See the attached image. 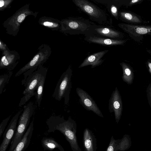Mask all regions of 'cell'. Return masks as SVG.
<instances>
[{"instance_id": "26", "label": "cell", "mask_w": 151, "mask_h": 151, "mask_svg": "<svg viewBox=\"0 0 151 151\" xmlns=\"http://www.w3.org/2000/svg\"><path fill=\"white\" fill-rule=\"evenodd\" d=\"M148 87L149 88H148V89L149 91V98H150V102L151 104V84H150L149 85Z\"/></svg>"}, {"instance_id": "16", "label": "cell", "mask_w": 151, "mask_h": 151, "mask_svg": "<svg viewBox=\"0 0 151 151\" xmlns=\"http://www.w3.org/2000/svg\"><path fill=\"white\" fill-rule=\"evenodd\" d=\"M41 142L44 150L52 151L57 148L60 151H64L62 147L52 138L44 137L41 140Z\"/></svg>"}, {"instance_id": "11", "label": "cell", "mask_w": 151, "mask_h": 151, "mask_svg": "<svg viewBox=\"0 0 151 151\" xmlns=\"http://www.w3.org/2000/svg\"><path fill=\"white\" fill-rule=\"evenodd\" d=\"M109 109L110 113L114 112L116 122L118 123L122 115V103L117 87L112 92L109 100Z\"/></svg>"}, {"instance_id": "6", "label": "cell", "mask_w": 151, "mask_h": 151, "mask_svg": "<svg viewBox=\"0 0 151 151\" xmlns=\"http://www.w3.org/2000/svg\"><path fill=\"white\" fill-rule=\"evenodd\" d=\"M47 70L46 68L40 66L37 70L27 77L23 85L25 88L22 93L23 96L19 104V107L25 104L32 96H35L40 80Z\"/></svg>"}, {"instance_id": "8", "label": "cell", "mask_w": 151, "mask_h": 151, "mask_svg": "<svg viewBox=\"0 0 151 151\" xmlns=\"http://www.w3.org/2000/svg\"><path fill=\"white\" fill-rule=\"evenodd\" d=\"M89 35L115 40H122L124 37L122 33L112 27V26L96 24L92 28Z\"/></svg>"}, {"instance_id": "30", "label": "cell", "mask_w": 151, "mask_h": 151, "mask_svg": "<svg viewBox=\"0 0 151 151\" xmlns=\"http://www.w3.org/2000/svg\"><path fill=\"white\" fill-rule=\"evenodd\" d=\"M148 66L149 68V70L150 72H151V62H148Z\"/></svg>"}, {"instance_id": "7", "label": "cell", "mask_w": 151, "mask_h": 151, "mask_svg": "<svg viewBox=\"0 0 151 151\" xmlns=\"http://www.w3.org/2000/svg\"><path fill=\"white\" fill-rule=\"evenodd\" d=\"M118 25L135 40H141L143 35H151V25H135L123 23H119Z\"/></svg>"}, {"instance_id": "10", "label": "cell", "mask_w": 151, "mask_h": 151, "mask_svg": "<svg viewBox=\"0 0 151 151\" xmlns=\"http://www.w3.org/2000/svg\"><path fill=\"white\" fill-rule=\"evenodd\" d=\"M76 92L79 98L80 103L86 109L92 111L99 116L103 117V114L96 103L87 92L79 88H76Z\"/></svg>"}, {"instance_id": "23", "label": "cell", "mask_w": 151, "mask_h": 151, "mask_svg": "<svg viewBox=\"0 0 151 151\" xmlns=\"http://www.w3.org/2000/svg\"><path fill=\"white\" fill-rule=\"evenodd\" d=\"M11 115L4 119L0 124V137H1L4 132L5 128L9 120Z\"/></svg>"}, {"instance_id": "3", "label": "cell", "mask_w": 151, "mask_h": 151, "mask_svg": "<svg viewBox=\"0 0 151 151\" xmlns=\"http://www.w3.org/2000/svg\"><path fill=\"white\" fill-rule=\"evenodd\" d=\"M63 32L71 35H88L95 23L81 17H70L62 22Z\"/></svg>"}, {"instance_id": "14", "label": "cell", "mask_w": 151, "mask_h": 151, "mask_svg": "<svg viewBox=\"0 0 151 151\" xmlns=\"http://www.w3.org/2000/svg\"><path fill=\"white\" fill-rule=\"evenodd\" d=\"M34 121L33 118L23 137L13 151H25L28 147L34 130Z\"/></svg>"}, {"instance_id": "18", "label": "cell", "mask_w": 151, "mask_h": 151, "mask_svg": "<svg viewBox=\"0 0 151 151\" xmlns=\"http://www.w3.org/2000/svg\"><path fill=\"white\" fill-rule=\"evenodd\" d=\"M123 71L122 77L123 80L127 83L131 84L132 82L134 74L132 70L126 63L122 62L120 64Z\"/></svg>"}, {"instance_id": "1", "label": "cell", "mask_w": 151, "mask_h": 151, "mask_svg": "<svg viewBox=\"0 0 151 151\" xmlns=\"http://www.w3.org/2000/svg\"><path fill=\"white\" fill-rule=\"evenodd\" d=\"M46 123L48 127V132L60 131L69 142L73 151H81L76 135V124L70 117L66 120L63 116H51L47 120Z\"/></svg>"}, {"instance_id": "17", "label": "cell", "mask_w": 151, "mask_h": 151, "mask_svg": "<svg viewBox=\"0 0 151 151\" xmlns=\"http://www.w3.org/2000/svg\"><path fill=\"white\" fill-rule=\"evenodd\" d=\"M47 72V71L45 72L42 76L35 93V96L39 108H40V106L42 99L44 87Z\"/></svg>"}, {"instance_id": "15", "label": "cell", "mask_w": 151, "mask_h": 151, "mask_svg": "<svg viewBox=\"0 0 151 151\" xmlns=\"http://www.w3.org/2000/svg\"><path fill=\"white\" fill-rule=\"evenodd\" d=\"M93 1L104 5L108 11L111 16L117 20H118L119 14L118 7L120 3L119 1L116 0H95Z\"/></svg>"}, {"instance_id": "28", "label": "cell", "mask_w": 151, "mask_h": 151, "mask_svg": "<svg viewBox=\"0 0 151 151\" xmlns=\"http://www.w3.org/2000/svg\"><path fill=\"white\" fill-rule=\"evenodd\" d=\"M140 1H142L139 0H132L130 2L129 4H135L139 2Z\"/></svg>"}, {"instance_id": "25", "label": "cell", "mask_w": 151, "mask_h": 151, "mask_svg": "<svg viewBox=\"0 0 151 151\" xmlns=\"http://www.w3.org/2000/svg\"><path fill=\"white\" fill-rule=\"evenodd\" d=\"M26 15L24 14H20L18 17L17 21L18 23H21L24 19Z\"/></svg>"}, {"instance_id": "19", "label": "cell", "mask_w": 151, "mask_h": 151, "mask_svg": "<svg viewBox=\"0 0 151 151\" xmlns=\"http://www.w3.org/2000/svg\"><path fill=\"white\" fill-rule=\"evenodd\" d=\"M119 17L124 22L133 23H139L141 22V20L138 17L134 14L128 12H120L119 13Z\"/></svg>"}, {"instance_id": "20", "label": "cell", "mask_w": 151, "mask_h": 151, "mask_svg": "<svg viewBox=\"0 0 151 151\" xmlns=\"http://www.w3.org/2000/svg\"><path fill=\"white\" fill-rule=\"evenodd\" d=\"M84 145L87 151H94L93 140L89 130L86 129L83 135Z\"/></svg>"}, {"instance_id": "4", "label": "cell", "mask_w": 151, "mask_h": 151, "mask_svg": "<svg viewBox=\"0 0 151 151\" xmlns=\"http://www.w3.org/2000/svg\"><path fill=\"white\" fill-rule=\"evenodd\" d=\"M34 110L33 103L31 101L24 106L23 110L19 116L16 131L8 151H13L23 137L27 129Z\"/></svg>"}, {"instance_id": "22", "label": "cell", "mask_w": 151, "mask_h": 151, "mask_svg": "<svg viewBox=\"0 0 151 151\" xmlns=\"http://www.w3.org/2000/svg\"><path fill=\"white\" fill-rule=\"evenodd\" d=\"M129 142L128 139L127 137H125L119 144H117L115 151H124L129 147Z\"/></svg>"}, {"instance_id": "24", "label": "cell", "mask_w": 151, "mask_h": 151, "mask_svg": "<svg viewBox=\"0 0 151 151\" xmlns=\"http://www.w3.org/2000/svg\"><path fill=\"white\" fill-rule=\"evenodd\" d=\"M117 144V141L112 136L106 151H115Z\"/></svg>"}, {"instance_id": "31", "label": "cell", "mask_w": 151, "mask_h": 151, "mask_svg": "<svg viewBox=\"0 0 151 151\" xmlns=\"http://www.w3.org/2000/svg\"><path fill=\"white\" fill-rule=\"evenodd\" d=\"M149 52H150V53H151V52H149Z\"/></svg>"}, {"instance_id": "2", "label": "cell", "mask_w": 151, "mask_h": 151, "mask_svg": "<svg viewBox=\"0 0 151 151\" xmlns=\"http://www.w3.org/2000/svg\"><path fill=\"white\" fill-rule=\"evenodd\" d=\"M73 3L100 25L112 26V20L104 10L88 0H73Z\"/></svg>"}, {"instance_id": "29", "label": "cell", "mask_w": 151, "mask_h": 151, "mask_svg": "<svg viewBox=\"0 0 151 151\" xmlns=\"http://www.w3.org/2000/svg\"><path fill=\"white\" fill-rule=\"evenodd\" d=\"M4 4V1L3 0L0 1V7L1 8L3 6Z\"/></svg>"}, {"instance_id": "27", "label": "cell", "mask_w": 151, "mask_h": 151, "mask_svg": "<svg viewBox=\"0 0 151 151\" xmlns=\"http://www.w3.org/2000/svg\"><path fill=\"white\" fill-rule=\"evenodd\" d=\"M43 24L45 26H52L53 24L52 23L49 22H45Z\"/></svg>"}, {"instance_id": "5", "label": "cell", "mask_w": 151, "mask_h": 151, "mask_svg": "<svg viewBox=\"0 0 151 151\" xmlns=\"http://www.w3.org/2000/svg\"><path fill=\"white\" fill-rule=\"evenodd\" d=\"M72 76V69L69 66L60 76L52 95L53 98L58 101L64 99V104L66 105L68 104L69 100Z\"/></svg>"}, {"instance_id": "12", "label": "cell", "mask_w": 151, "mask_h": 151, "mask_svg": "<svg viewBox=\"0 0 151 151\" xmlns=\"http://www.w3.org/2000/svg\"><path fill=\"white\" fill-rule=\"evenodd\" d=\"M84 40L89 43L98 44L104 46H114L122 45L127 40H115L89 35L85 36Z\"/></svg>"}, {"instance_id": "21", "label": "cell", "mask_w": 151, "mask_h": 151, "mask_svg": "<svg viewBox=\"0 0 151 151\" xmlns=\"http://www.w3.org/2000/svg\"><path fill=\"white\" fill-rule=\"evenodd\" d=\"M12 72L4 73L0 76V94L4 92L3 89L9 81L12 74Z\"/></svg>"}, {"instance_id": "9", "label": "cell", "mask_w": 151, "mask_h": 151, "mask_svg": "<svg viewBox=\"0 0 151 151\" xmlns=\"http://www.w3.org/2000/svg\"><path fill=\"white\" fill-rule=\"evenodd\" d=\"M23 110L19 111L12 117L4 132L3 139L0 146V151H6L15 133L20 115Z\"/></svg>"}, {"instance_id": "13", "label": "cell", "mask_w": 151, "mask_h": 151, "mask_svg": "<svg viewBox=\"0 0 151 151\" xmlns=\"http://www.w3.org/2000/svg\"><path fill=\"white\" fill-rule=\"evenodd\" d=\"M109 51L108 50H106L89 55L84 59L78 68L91 65V68H93L101 65L104 61L102 58Z\"/></svg>"}]
</instances>
